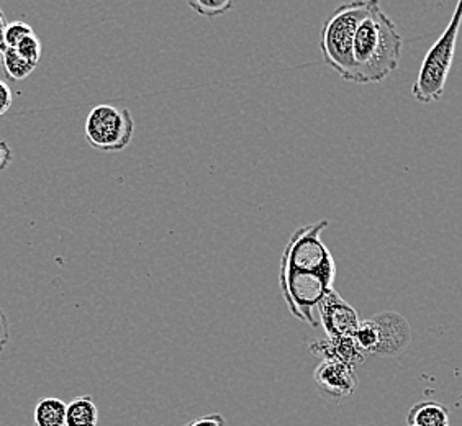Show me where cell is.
I'll use <instances>...</instances> for the list:
<instances>
[{
    "label": "cell",
    "mask_w": 462,
    "mask_h": 426,
    "mask_svg": "<svg viewBox=\"0 0 462 426\" xmlns=\"http://www.w3.org/2000/svg\"><path fill=\"white\" fill-rule=\"evenodd\" d=\"M84 134L94 150L124 152L134 140V116L125 106L100 104L94 106L86 118Z\"/></svg>",
    "instance_id": "obj_5"
},
{
    "label": "cell",
    "mask_w": 462,
    "mask_h": 426,
    "mask_svg": "<svg viewBox=\"0 0 462 426\" xmlns=\"http://www.w3.org/2000/svg\"><path fill=\"white\" fill-rule=\"evenodd\" d=\"M189 7L196 10L197 14L202 15V17L214 18L233 9V2H228V0H218V2H205V0H202V2H197V0H194V2H189Z\"/></svg>",
    "instance_id": "obj_14"
},
{
    "label": "cell",
    "mask_w": 462,
    "mask_h": 426,
    "mask_svg": "<svg viewBox=\"0 0 462 426\" xmlns=\"http://www.w3.org/2000/svg\"><path fill=\"white\" fill-rule=\"evenodd\" d=\"M409 426H449V410L435 400L418 402L407 415Z\"/></svg>",
    "instance_id": "obj_9"
},
{
    "label": "cell",
    "mask_w": 462,
    "mask_h": 426,
    "mask_svg": "<svg viewBox=\"0 0 462 426\" xmlns=\"http://www.w3.org/2000/svg\"><path fill=\"white\" fill-rule=\"evenodd\" d=\"M356 347L363 355H374L377 345H379V335H377V327L373 319L363 320L359 321V327L355 333Z\"/></svg>",
    "instance_id": "obj_13"
},
{
    "label": "cell",
    "mask_w": 462,
    "mask_h": 426,
    "mask_svg": "<svg viewBox=\"0 0 462 426\" xmlns=\"http://www.w3.org/2000/svg\"><path fill=\"white\" fill-rule=\"evenodd\" d=\"M0 61H2V69L5 72V76L15 82L27 79L36 68L35 64L27 61L14 48H7L4 53L0 54Z\"/></svg>",
    "instance_id": "obj_12"
},
{
    "label": "cell",
    "mask_w": 462,
    "mask_h": 426,
    "mask_svg": "<svg viewBox=\"0 0 462 426\" xmlns=\"http://www.w3.org/2000/svg\"><path fill=\"white\" fill-rule=\"evenodd\" d=\"M377 327L379 345L374 355L395 356L409 347L411 329L409 321L397 311H383L373 317Z\"/></svg>",
    "instance_id": "obj_7"
},
{
    "label": "cell",
    "mask_w": 462,
    "mask_h": 426,
    "mask_svg": "<svg viewBox=\"0 0 462 426\" xmlns=\"http://www.w3.org/2000/svg\"><path fill=\"white\" fill-rule=\"evenodd\" d=\"M14 50H17L18 54L20 56H23L27 61L32 62V64H38L40 60H42V54H43V45H42V40L36 36V33L33 35L27 36L17 48H14Z\"/></svg>",
    "instance_id": "obj_15"
},
{
    "label": "cell",
    "mask_w": 462,
    "mask_h": 426,
    "mask_svg": "<svg viewBox=\"0 0 462 426\" xmlns=\"http://www.w3.org/2000/svg\"><path fill=\"white\" fill-rule=\"evenodd\" d=\"M184 426H225V418L220 413H210V415L196 418Z\"/></svg>",
    "instance_id": "obj_18"
},
{
    "label": "cell",
    "mask_w": 462,
    "mask_h": 426,
    "mask_svg": "<svg viewBox=\"0 0 462 426\" xmlns=\"http://www.w3.org/2000/svg\"><path fill=\"white\" fill-rule=\"evenodd\" d=\"M2 351H4V349H2V347H0V353H2Z\"/></svg>",
    "instance_id": "obj_22"
},
{
    "label": "cell",
    "mask_w": 462,
    "mask_h": 426,
    "mask_svg": "<svg viewBox=\"0 0 462 426\" xmlns=\"http://www.w3.org/2000/svg\"><path fill=\"white\" fill-rule=\"evenodd\" d=\"M375 2L361 0L339 5L321 28L320 50L323 60L341 79L356 82L355 40L357 28Z\"/></svg>",
    "instance_id": "obj_3"
},
{
    "label": "cell",
    "mask_w": 462,
    "mask_h": 426,
    "mask_svg": "<svg viewBox=\"0 0 462 426\" xmlns=\"http://www.w3.org/2000/svg\"><path fill=\"white\" fill-rule=\"evenodd\" d=\"M33 28L30 27L25 22L17 20L7 25L5 30V45L7 48H17L27 36L33 35Z\"/></svg>",
    "instance_id": "obj_16"
},
{
    "label": "cell",
    "mask_w": 462,
    "mask_h": 426,
    "mask_svg": "<svg viewBox=\"0 0 462 426\" xmlns=\"http://www.w3.org/2000/svg\"><path fill=\"white\" fill-rule=\"evenodd\" d=\"M328 220L303 225L293 231L282 253L279 285L289 310L295 319L317 327L313 309L333 289L337 263L321 240Z\"/></svg>",
    "instance_id": "obj_1"
},
{
    "label": "cell",
    "mask_w": 462,
    "mask_h": 426,
    "mask_svg": "<svg viewBox=\"0 0 462 426\" xmlns=\"http://www.w3.org/2000/svg\"><path fill=\"white\" fill-rule=\"evenodd\" d=\"M317 309L320 313L321 325L329 339L355 338L361 320L357 317V311L335 289H331L321 299Z\"/></svg>",
    "instance_id": "obj_6"
},
{
    "label": "cell",
    "mask_w": 462,
    "mask_h": 426,
    "mask_svg": "<svg viewBox=\"0 0 462 426\" xmlns=\"http://www.w3.org/2000/svg\"><path fill=\"white\" fill-rule=\"evenodd\" d=\"M9 320H7V317H5V313L0 310V347H2V349L7 347V343H9Z\"/></svg>",
    "instance_id": "obj_20"
},
{
    "label": "cell",
    "mask_w": 462,
    "mask_h": 426,
    "mask_svg": "<svg viewBox=\"0 0 462 426\" xmlns=\"http://www.w3.org/2000/svg\"><path fill=\"white\" fill-rule=\"evenodd\" d=\"M14 160V153L9 146V143L0 140V172H4L9 168L10 162Z\"/></svg>",
    "instance_id": "obj_19"
},
{
    "label": "cell",
    "mask_w": 462,
    "mask_h": 426,
    "mask_svg": "<svg viewBox=\"0 0 462 426\" xmlns=\"http://www.w3.org/2000/svg\"><path fill=\"white\" fill-rule=\"evenodd\" d=\"M12 104H14V92L7 82L0 80V116L9 112Z\"/></svg>",
    "instance_id": "obj_17"
},
{
    "label": "cell",
    "mask_w": 462,
    "mask_h": 426,
    "mask_svg": "<svg viewBox=\"0 0 462 426\" xmlns=\"http://www.w3.org/2000/svg\"><path fill=\"white\" fill-rule=\"evenodd\" d=\"M98 409L90 395H80L68 403L66 426H97Z\"/></svg>",
    "instance_id": "obj_10"
},
{
    "label": "cell",
    "mask_w": 462,
    "mask_h": 426,
    "mask_svg": "<svg viewBox=\"0 0 462 426\" xmlns=\"http://www.w3.org/2000/svg\"><path fill=\"white\" fill-rule=\"evenodd\" d=\"M461 25L462 2H459L456 5L449 25L436 40L435 45L428 50L427 56L418 72L417 80L411 86V96L420 104H431L443 96L446 80L453 66Z\"/></svg>",
    "instance_id": "obj_4"
},
{
    "label": "cell",
    "mask_w": 462,
    "mask_h": 426,
    "mask_svg": "<svg viewBox=\"0 0 462 426\" xmlns=\"http://www.w3.org/2000/svg\"><path fill=\"white\" fill-rule=\"evenodd\" d=\"M319 389L333 399H341L351 395L356 387L355 367L341 361H321L313 374Z\"/></svg>",
    "instance_id": "obj_8"
},
{
    "label": "cell",
    "mask_w": 462,
    "mask_h": 426,
    "mask_svg": "<svg viewBox=\"0 0 462 426\" xmlns=\"http://www.w3.org/2000/svg\"><path fill=\"white\" fill-rule=\"evenodd\" d=\"M402 46L399 28L375 2L356 33V84H374L389 78L399 68Z\"/></svg>",
    "instance_id": "obj_2"
},
{
    "label": "cell",
    "mask_w": 462,
    "mask_h": 426,
    "mask_svg": "<svg viewBox=\"0 0 462 426\" xmlns=\"http://www.w3.org/2000/svg\"><path fill=\"white\" fill-rule=\"evenodd\" d=\"M68 403L56 397H46L36 403L33 421L35 426H66Z\"/></svg>",
    "instance_id": "obj_11"
},
{
    "label": "cell",
    "mask_w": 462,
    "mask_h": 426,
    "mask_svg": "<svg viewBox=\"0 0 462 426\" xmlns=\"http://www.w3.org/2000/svg\"><path fill=\"white\" fill-rule=\"evenodd\" d=\"M7 20L4 17V12L0 9V54L4 53L7 50L5 45V30H7Z\"/></svg>",
    "instance_id": "obj_21"
}]
</instances>
